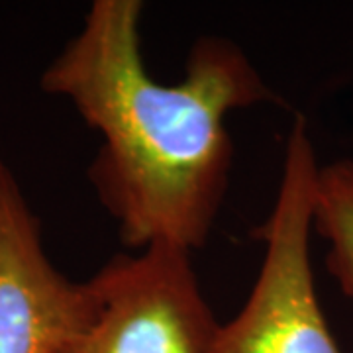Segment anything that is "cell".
Returning a JSON list of instances; mask_svg holds the SVG:
<instances>
[{"label":"cell","instance_id":"cell-1","mask_svg":"<svg viewBox=\"0 0 353 353\" xmlns=\"http://www.w3.org/2000/svg\"><path fill=\"white\" fill-rule=\"evenodd\" d=\"M143 2L97 0L39 85L75 106L102 136L88 179L132 250L202 248L226 196L234 143L226 116L279 101L226 38H199L175 85L143 63Z\"/></svg>","mask_w":353,"mask_h":353},{"label":"cell","instance_id":"cell-2","mask_svg":"<svg viewBox=\"0 0 353 353\" xmlns=\"http://www.w3.org/2000/svg\"><path fill=\"white\" fill-rule=\"evenodd\" d=\"M303 116L290 128L273 210L255 238L265 253L241 310L220 324L206 353H341L318 301L310 265L318 173Z\"/></svg>","mask_w":353,"mask_h":353},{"label":"cell","instance_id":"cell-3","mask_svg":"<svg viewBox=\"0 0 353 353\" xmlns=\"http://www.w3.org/2000/svg\"><path fill=\"white\" fill-rule=\"evenodd\" d=\"M88 281L94 314L57 353H206L220 326L190 252L171 243L116 255Z\"/></svg>","mask_w":353,"mask_h":353},{"label":"cell","instance_id":"cell-4","mask_svg":"<svg viewBox=\"0 0 353 353\" xmlns=\"http://www.w3.org/2000/svg\"><path fill=\"white\" fill-rule=\"evenodd\" d=\"M92 314L90 281L51 263L38 216L0 157V353H57Z\"/></svg>","mask_w":353,"mask_h":353},{"label":"cell","instance_id":"cell-5","mask_svg":"<svg viewBox=\"0 0 353 353\" xmlns=\"http://www.w3.org/2000/svg\"><path fill=\"white\" fill-rule=\"evenodd\" d=\"M312 232L328 241L326 269L341 292L353 299V159L318 167Z\"/></svg>","mask_w":353,"mask_h":353}]
</instances>
